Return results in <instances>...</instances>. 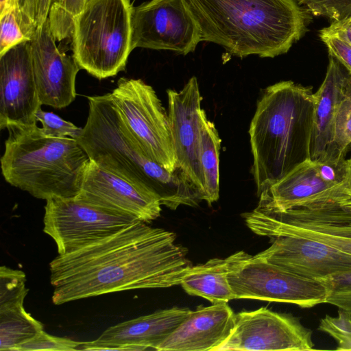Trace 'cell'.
<instances>
[{"label":"cell","instance_id":"6da1fadb","mask_svg":"<svg viewBox=\"0 0 351 351\" xmlns=\"http://www.w3.org/2000/svg\"><path fill=\"white\" fill-rule=\"evenodd\" d=\"M176 234L140 220L49 263L56 305L103 294L180 285L192 266Z\"/></svg>","mask_w":351,"mask_h":351},{"label":"cell","instance_id":"7a4b0ae2","mask_svg":"<svg viewBox=\"0 0 351 351\" xmlns=\"http://www.w3.org/2000/svg\"><path fill=\"white\" fill-rule=\"evenodd\" d=\"M202 41L243 58L288 52L306 32L307 17L296 0H186Z\"/></svg>","mask_w":351,"mask_h":351},{"label":"cell","instance_id":"3957f363","mask_svg":"<svg viewBox=\"0 0 351 351\" xmlns=\"http://www.w3.org/2000/svg\"><path fill=\"white\" fill-rule=\"evenodd\" d=\"M87 99L88 117L76 141L91 161L152 192L171 210L198 204L200 192L181 169L169 172L145 156L121 120L110 93Z\"/></svg>","mask_w":351,"mask_h":351},{"label":"cell","instance_id":"277c9868","mask_svg":"<svg viewBox=\"0 0 351 351\" xmlns=\"http://www.w3.org/2000/svg\"><path fill=\"white\" fill-rule=\"evenodd\" d=\"M314 105L312 87L291 80L264 91L249 130L258 196L311 159Z\"/></svg>","mask_w":351,"mask_h":351},{"label":"cell","instance_id":"5b68a950","mask_svg":"<svg viewBox=\"0 0 351 351\" xmlns=\"http://www.w3.org/2000/svg\"><path fill=\"white\" fill-rule=\"evenodd\" d=\"M7 130L1 158L7 182L45 200L78 194L90 159L76 139L45 136L37 125Z\"/></svg>","mask_w":351,"mask_h":351},{"label":"cell","instance_id":"8992f818","mask_svg":"<svg viewBox=\"0 0 351 351\" xmlns=\"http://www.w3.org/2000/svg\"><path fill=\"white\" fill-rule=\"evenodd\" d=\"M130 0H88L74 21L73 56L101 80L124 71L132 47Z\"/></svg>","mask_w":351,"mask_h":351},{"label":"cell","instance_id":"52a82bcc","mask_svg":"<svg viewBox=\"0 0 351 351\" xmlns=\"http://www.w3.org/2000/svg\"><path fill=\"white\" fill-rule=\"evenodd\" d=\"M110 94L121 120L145 156L169 172L178 169L169 114L154 88L141 79L123 77Z\"/></svg>","mask_w":351,"mask_h":351},{"label":"cell","instance_id":"ba28073f","mask_svg":"<svg viewBox=\"0 0 351 351\" xmlns=\"http://www.w3.org/2000/svg\"><path fill=\"white\" fill-rule=\"evenodd\" d=\"M234 299H254L311 308L326 303L319 282L292 273L244 251L226 258Z\"/></svg>","mask_w":351,"mask_h":351},{"label":"cell","instance_id":"9c48e42d","mask_svg":"<svg viewBox=\"0 0 351 351\" xmlns=\"http://www.w3.org/2000/svg\"><path fill=\"white\" fill-rule=\"evenodd\" d=\"M138 221L82 202L75 197L46 200L43 231L56 242L60 255L101 241Z\"/></svg>","mask_w":351,"mask_h":351},{"label":"cell","instance_id":"30bf717a","mask_svg":"<svg viewBox=\"0 0 351 351\" xmlns=\"http://www.w3.org/2000/svg\"><path fill=\"white\" fill-rule=\"evenodd\" d=\"M246 226L271 239L296 235L321 241L351 255V211L340 208H294L284 212L257 206L243 214Z\"/></svg>","mask_w":351,"mask_h":351},{"label":"cell","instance_id":"8fae6325","mask_svg":"<svg viewBox=\"0 0 351 351\" xmlns=\"http://www.w3.org/2000/svg\"><path fill=\"white\" fill-rule=\"evenodd\" d=\"M132 47L186 55L201 40L186 0H150L132 9Z\"/></svg>","mask_w":351,"mask_h":351},{"label":"cell","instance_id":"7c38bea8","mask_svg":"<svg viewBox=\"0 0 351 351\" xmlns=\"http://www.w3.org/2000/svg\"><path fill=\"white\" fill-rule=\"evenodd\" d=\"M257 206L284 212L340 208L351 211V196L344 181L325 174L317 160L308 159L262 192Z\"/></svg>","mask_w":351,"mask_h":351},{"label":"cell","instance_id":"4fadbf2b","mask_svg":"<svg viewBox=\"0 0 351 351\" xmlns=\"http://www.w3.org/2000/svg\"><path fill=\"white\" fill-rule=\"evenodd\" d=\"M312 334L293 315L261 307L235 314L230 335L215 351L311 350Z\"/></svg>","mask_w":351,"mask_h":351},{"label":"cell","instance_id":"5bb4252c","mask_svg":"<svg viewBox=\"0 0 351 351\" xmlns=\"http://www.w3.org/2000/svg\"><path fill=\"white\" fill-rule=\"evenodd\" d=\"M75 198L112 213L130 215L145 223L157 219L162 204L152 192L88 162Z\"/></svg>","mask_w":351,"mask_h":351},{"label":"cell","instance_id":"9a60e30c","mask_svg":"<svg viewBox=\"0 0 351 351\" xmlns=\"http://www.w3.org/2000/svg\"><path fill=\"white\" fill-rule=\"evenodd\" d=\"M41 106L30 40L25 41L0 56V128L37 125L36 114Z\"/></svg>","mask_w":351,"mask_h":351},{"label":"cell","instance_id":"2e32d148","mask_svg":"<svg viewBox=\"0 0 351 351\" xmlns=\"http://www.w3.org/2000/svg\"><path fill=\"white\" fill-rule=\"evenodd\" d=\"M168 114L177 166L204 195V180L200 155L202 121V97L196 77H191L182 90L169 89Z\"/></svg>","mask_w":351,"mask_h":351},{"label":"cell","instance_id":"e0dca14e","mask_svg":"<svg viewBox=\"0 0 351 351\" xmlns=\"http://www.w3.org/2000/svg\"><path fill=\"white\" fill-rule=\"evenodd\" d=\"M32 66L41 105L66 108L75 99V80L80 68L73 56L56 45L48 19L37 26L30 40Z\"/></svg>","mask_w":351,"mask_h":351},{"label":"cell","instance_id":"ac0fdd59","mask_svg":"<svg viewBox=\"0 0 351 351\" xmlns=\"http://www.w3.org/2000/svg\"><path fill=\"white\" fill-rule=\"evenodd\" d=\"M271 240V245L256 255L302 277L319 281L351 269V255L321 241L296 235Z\"/></svg>","mask_w":351,"mask_h":351},{"label":"cell","instance_id":"d6986e66","mask_svg":"<svg viewBox=\"0 0 351 351\" xmlns=\"http://www.w3.org/2000/svg\"><path fill=\"white\" fill-rule=\"evenodd\" d=\"M188 308L173 307L112 326L95 340L82 342L78 350H99L117 345L119 350H155L191 313Z\"/></svg>","mask_w":351,"mask_h":351},{"label":"cell","instance_id":"ffe728a7","mask_svg":"<svg viewBox=\"0 0 351 351\" xmlns=\"http://www.w3.org/2000/svg\"><path fill=\"white\" fill-rule=\"evenodd\" d=\"M234 317L228 303L198 306L155 350L215 351L230 335Z\"/></svg>","mask_w":351,"mask_h":351},{"label":"cell","instance_id":"44dd1931","mask_svg":"<svg viewBox=\"0 0 351 351\" xmlns=\"http://www.w3.org/2000/svg\"><path fill=\"white\" fill-rule=\"evenodd\" d=\"M347 72V71H346ZM346 72L342 64L329 55L325 78L315 95L310 145L312 160L323 158L332 143L334 124L341 88Z\"/></svg>","mask_w":351,"mask_h":351},{"label":"cell","instance_id":"7402d4cb","mask_svg":"<svg viewBox=\"0 0 351 351\" xmlns=\"http://www.w3.org/2000/svg\"><path fill=\"white\" fill-rule=\"evenodd\" d=\"M228 272L226 258H211L192 265L180 285L188 294L204 298L212 304L228 303L234 299Z\"/></svg>","mask_w":351,"mask_h":351},{"label":"cell","instance_id":"603a6c76","mask_svg":"<svg viewBox=\"0 0 351 351\" xmlns=\"http://www.w3.org/2000/svg\"><path fill=\"white\" fill-rule=\"evenodd\" d=\"M44 330L41 322L27 313L23 304L0 308V350H12Z\"/></svg>","mask_w":351,"mask_h":351},{"label":"cell","instance_id":"cb8c5ba5","mask_svg":"<svg viewBox=\"0 0 351 351\" xmlns=\"http://www.w3.org/2000/svg\"><path fill=\"white\" fill-rule=\"evenodd\" d=\"M221 138L215 124L204 114L202 127L200 163L204 180L203 200L208 204L219 197V150Z\"/></svg>","mask_w":351,"mask_h":351},{"label":"cell","instance_id":"d4e9b609","mask_svg":"<svg viewBox=\"0 0 351 351\" xmlns=\"http://www.w3.org/2000/svg\"><path fill=\"white\" fill-rule=\"evenodd\" d=\"M350 145H351V73L347 71L337 105L332 143L323 158L336 160L345 158L346 151Z\"/></svg>","mask_w":351,"mask_h":351},{"label":"cell","instance_id":"484cf974","mask_svg":"<svg viewBox=\"0 0 351 351\" xmlns=\"http://www.w3.org/2000/svg\"><path fill=\"white\" fill-rule=\"evenodd\" d=\"M37 26L19 7L0 13V56L21 43L31 40Z\"/></svg>","mask_w":351,"mask_h":351},{"label":"cell","instance_id":"4316f807","mask_svg":"<svg viewBox=\"0 0 351 351\" xmlns=\"http://www.w3.org/2000/svg\"><path fill=\"white\" fill-rule=\"evenodd\" d=\"M88 0H53L49 9L48 21L56 40L72 36L74 21Z\"/></svg>","mask_w":351,"mask_h":351},{"label":"cell","instance_id":"83f0119b","mask_svg":"<svg viewBox=\"0 0 351 351\" xmlns=\"http://www.w3.org/2000/svg\"><path fill=\"white\" fill-rule=\"evenodd\" d=\"M26 277L21 270L0 267V308L23 304L28 293Z\"/></svg>","mask_w":351,"mask_h":351},{"label":"cell","instance_id":"f1b7e54d","mask_svg":"<svg viewBox=\"0 0 351 351\" xmlns=\"http://www.w3.org/2000/svg\"><path fill=\"white\" fill-rule=\"evenodd\" d=\"M326 290V303L351 313V269L319 280Z\"/></svg>","mask_w":351,"mask_h":351},{"label":"cell","instance_id":"f546056e","mask_svg":"<svg viewBox=\"0 0 351 351\" xmlns=\"http://www.w3.org/2000/svg\"><path fill=\"white\" fill-rule=\"evenodd\" d=\"M318 330L332 337L337 350H351V313L341 310L337 316L326 315L320 319Z\"/></svg>","mask_w":351,"mask_h":351},{"label":"cell","instance_id":"4dcf8cb0","mask_svg":"<svg viewBox=\"0 0 351 351\" xmlns=\"http://www.w3.org/2000/svg\"><path fill=\"white\" fill-rule=\"evenodd\" d=\"M296 1L311 14L328 18L331 23L345 21L351 16V0Z\"/></svg>","mask_w":351,"mask_h":351},{"label":"cell","instance_id":"1f68e13d","mask_svg":"<svg viewBox=\"0 0 351 351\" xmlns=\"http://www.w3.org/2000/svg\"><path fill=\"white\" fill-rule=\"evenodd\" d=\"M36 119L42 125L39 128L40 132L47 137L77 139L82 130V128L64 120L52 112L43 110L41 108L37 111Z\"/></svg>","mask_w":351,"mask_h":351},{"label":"cell","instance_id":"d6a6232c","mask_svg":"<svg viewBox=\"0 0 351 351\" xmlns=\"http://www.w3.org/2000/svg\"><path fill=\"white\" fill-rule=\"evenodd\" d=\"M81 343L69 338L53 336L43 330L29 341L17 346L12 351L78 350Z\"/></svg>","mask_w":351,"mask_h":351},{"label":"cell","instance_id":"836d02e7","mask_svg":"<svg viewBox=\"0 0 351 351\" xmlns=\"http://www.w3.org/2000/svg\"><path fill=\"white\" fill-rule=\"evenodd\" d=\"M319 36L327 47L329 55L335 58L351 73V44L329 27L322 29Z\"/></svg>","mask_w":351,"mask_h":351},{"label":"cell","instance_id":"e575fe53","mask_svg":"<svg viewBox=\"0 0 351 351\" xmlns=\"http://www.w3.org/2000/svg\"><path fill=\"white\" fill-rule=\"evenodd\" d=\"M21 10L38 25L37 17L39 0H19Z\"/></svg>","mask_w":351,"mask_h":351},{"label":"cell","instance_id":"d590c367","mask_svg":"<svg viewBox=\"0 0 351 351\" xmlns=\"http://www.w3.org/2000/svg\"><path fill=\"white\" fill-rule=\"evenodd\" d=\"M328 27L351 44V27L349 25L342 21L331 23Z\"/></svg>","mask_w":351,"mask_h":351},{"label":"cell","instance_id":"8d00e7d4","mask_svg":"<svg viewBox=\"0 0 351 351\" xmlns=\"http://www.w3.org/2000/svg\"><path fill=\"white\" fill-rule=\"evenodd\" d=\"M53 0H39L37 23L38 26L43 25L47 19L49 12Z\"/></svg>","mask_w":351,"mask_h":351},{"label":"cell","instance_id":"74e56055","mask_svg":"<svg viewBox=\"0 0 351 351\" xmlns=\"http://www.w3.org/2000/svg\"><path fill=\"white\" fill-rule=\"evenodd\" d=\"M344 182L348 192L351 196V158L346 160Z\"/></svg>","mask_w":351,"mask_h":351},{"label":"cell","instance_id":"f35d334b","mask_svg":"<svg viewBox=\"0 0 351 351\" xmlns=\"http://www.w3.org/2000/svg\"><path fill=\"white\" fill-rule=\"evenodd\" d=\"M16 7H19V0H0V13Z\"/></svg>","mask_w":351,"mask_h":351},{"label":"cell","instance_id":"ab89813d","mask_svg":"<svg viewBox=\"0 0 351 351\" xmlns=\"http://www.w3.org/2000/svg\"><path fill=\"white\" fill-rule=\"evenodd\" d=\"M343 22L351 27V16L348 20Z\"/></svg>","mask_w":351,"mask_h":351}]
</instances>
